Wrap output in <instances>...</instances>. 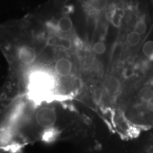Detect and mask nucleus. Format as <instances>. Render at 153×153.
<instances>
[{
	"mask_svg": "<svg viewBox=\"0 0 153 153\" xmlns=\"http://www.w3.org/2000/svg\"><path fill=\"white\" fill-rule=\"evenodd\" d=\"M53 71L55 75L60 77H67L72 71V63L71 60L64 57L57 58L53 65Z\"/></svg>",
	"mask_w": 153,
	"mask_h": 153,
	"instance_id": "nucleus-1",
	"label": "nucleus"
},
{
	"mask_svg": "<svg viewBox=\"0 0 153 153\" xmlns=\"http://www.w3.org/2000/svg\"><path fill=\"white\" fill-rule=\"evenodd\" d=\"M73 24L71 19L68 16L60 17L55 24V30L61 33H66L72 30Z\"/></svg>",
	"mask_w": 153,
	"mask_h": 153,
	"instance_id": "nucleus-2",
	"label": "nucleus"
},
{
	"mask_svg": "<svg viewBox=\"0 0 153 153\" xmlns=\"http://www.w3.org/2000/svg\"><path fill=\"white\" fill-rule=\"evenodd\" d=\"M148 28V23H147L146 19L145 17H142V18L137 19V22H135L133 27V30L138 33L140 36H143L147 33Z\"/></svg>",
	"mask_w": 153,
	"mask_h": 153,
	"instance_id": "nucleus-3",
	"label": "nucleus"
},
{
	"mask_svg": "<svg viewBox=\"0 0 153 153\" xmlns=\"http://www.w3.org/2000/svg\"><path fill=\"white\" fill-rule=\"evenodd\" d=\"M138 97L142 102L146 103L153 97V89L151 87H144L140 89Z\"/></svg>",
	"mask_w": 153,
	"mask_h": 153,
	"instance_id": "nucleus-4",
	"label": "nucleus"
},
{
	"mask_svg": "<svg viewBox=\"0 0 153 153\" xmlns=\"http://www.w3.org/2000/svg\"><path fill=\"white\" fill-rule=\"evenodd\" d=\"M89 4L95 11H101L106 8L108 0H89Z\"/></svg>",
	"mask_w": 153,
	"mask_h": 153,
	"instance_id": "nucleus-5",
	"label": "nucleus"
},
{
	"mask_svg": "<svg viewBox=\"0 0 153 153\" xmlns=\"http://www.w3.org/2000/svg\"><path fill=\"white\" fill-rule=\"evenodd\" d=\"M142 51L147 58L153 60V40H149L143 44Z\"/></svg>",
	"mask_w": 153,
	"mask_h": 153,
	"instance_id": "nucleus-6",
	"label": "nucleus"
},
{
	"mask_svg": "<svg viewBox=\"0 0 153 153\" xmlns=\"http://www.w3.org/2000/svg\"><path fill=\"white\" fill-rule=\"evenodd\" d=\"M107 89L109 92L115 94L119 91L120 87V83L117 78L111 77L108 80L106 84Z\"/></svg>",
	"mask_w": 153,
	"mask_h": 153,
	"instance_id": "nucleus-7",
	"label": "nucleus"
},
{
	"mask_svg": "<svg viewBox=\"0 0 153 153\" xmlns=\"http://www.w3.org/2000/svg\"><path fill=\"white\" fill-rule=\"evenodd\" d=\"M126 41H127V43L131 46H135V45H138L140 42L141 36H140L138 33H137L136 32L133 30L131 33L128 34L127 38H126Z\"/></svg>",
	"mask_w": 153,
	"mask_h": 153,
	"instance_id": "nucleus-8",
	"label": "nucleus"
},
{
	"mask_svg": "<svg viewBox=\"0 0 153 153\" xmlns=\"http://www.w3.org/2000/svg\"><path fill=\"white\" fill-rule=\"evenodd\" d=\"M111 16V20L115 26H119L121 19L123 16V10L121 9H116Z\"/></svg>",
	"mask_w": 153,
	"mask_h": 153,
	"instance_id": "nucleus-9",
	"label": "nucleus"
},
{
	"mask_svg": "<svg viewBox=\"0 0 153 153\" xmlns=\"http://www.w3.org/2000/svg\"><path fill=\"white\" fill-rule=\"evenodd\" d=\"M106 45L104 42L101 41H98L97 43H94L93 46V51L97 55H102L104 54L106 51Z\"/></svg>",
	"mask_w": 153,
	"mask_h": 153,
	"instance_id": "nucleus-10",
	"label": "nucleus"
},
{
	"mask_svg": "<svg viewBox=\"0 0 153 153\" xmlns=\"http://www.w3.org/2000/svg\"><path fill=\"white\" fill-rule=\"evenodd\" d=\"M146 108L149 111L153 112V97L152 99H150V100L147 101L146 103Z\"/></svg>",
	"mask_w": 153,
	"mask_h": 153,
	"instance_id": "nucleus-11",
	"label": "nucleus"
},
{
	"mask_svg": "<svg viewBox=\"0 0 153 153\" xmlns=\"http://www.w3.org/2000/svg\"><path fill=\"white\" fill-rule=\"evenodd\" d=\"M0 153H14L12 151L7 150V149L0 147Z\"/></svg>",
	"mask_w": 153,
	"mask_h": 153,
	"instance_id": "nucleus-12",
	"label": "nucleus"
}]
</instances>
